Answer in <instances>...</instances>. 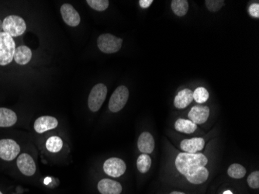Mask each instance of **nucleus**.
I'll return each instance as SVG.
<instances>
[{
  "label": "nucleus",
  "instance_id": "f257e3e1",
  "mask_svg": "<svg viewBox=\"0 0 259 194\" xmlns=\"http://www.w3.org/2000/svg\"><path fill=\"white\" fill-rule=\"evenodd\" d=\"M208 159L202 153H179L175 159L178 171L193 184H201L207 180L209 171L206 166Z\"/></svg>",
  "mask_w": 259,
  "mask_h": 194
},
{
  "label": "nucleus",
  "instance_id": "f03ea898",
  "mask_svg": "<svg viewBox=\"0 0 259 194\" xmlns=\"http://www.w3.org/2000/svg\"><path fill=\"white\" fill-rule=\"evenodd\" d=\"M15 50L13 38L5 32L0 33V65H9L13 61Z\"/></svg>",
  "mask_w": 259,
  "mask_h": 194
},
{
  "label": "nucleus",
  "instance_id": "7ed1b4c3",
  "mask_svg": "<svg viewBox=\"0 0 259 194\" xmlns=\"http://www.w3.org/2000/svg\"><path fill=\"white\" fill-rule=\"evenodd\" d=\"M26 29L27 25L24 19L18 16H9L2 21V30L12 38L23 35Z\"/></svg>",
  "mask_w": 259,
  "mask_h": 194
},
{
  "label": "nucleus",
  "instance_id": "20e7f679",
  "mask_svg": "<svg viewBox=\"0 0 259 194\" xmlns=\"http://www.w3.org/2000/svg\"><path fill=\"white\" fill-rule=\"evenodd\" d=\"M107 95V88L106 85L103 83L95 85L92 89L88 99V105L90 111L92 112H97L104 103Z\"/></svg>",
  "mask_w": 259,
  "mask_h": 194
},
{
  "label": "nucleus",
  "instance_id": "39448f33",
  "mask_svg": "<svg viewBox=\"0 0 259 194\" xmlns=\"http://www.w3.org/2000/svg\"><path fill=\"white\" fill-rule=\"evenodd\" d=\"M122 44V39L116 38L111 34H104L98 38V48L103 53H116L120 51Z\"/></svg>",
  "mask_w": 259,
  "mask_h": 194
},
{
  "label": "nucleus",
  "instance_id": "423d86ee",
  "mask_svg": "<svg viewBox=\"0 0 259 194\" xmlns=\"http://www.w3.org/2000/svg\"><path fill=\"white\" fill-rule=\"evenodd\" d=\"M129 98V90L126 86H120L111 96L109 102V109L113 113L119 112L124 108Z\"/></svg>",
  "mask_w": 259,
  "mask_h": 194
},
{
  "label": "nucleus",
  "instance_id": "0eeeda50",
  "mask_svg": "<svg viewBox=\"0 0 259 194\" xmlns=\"http://www.w3.org/2000/svg\"><path fill=\"white\" fill-rule=\"evenodd\" d=\"M20 152V148L18 143L12 139L0 140V158L5 161L15 159Z\"/></svg>",
  "mask_w": 259,
  "mask_h": 194
},
{
  "label": "nucleus",
  "instance_id": "6e6552de",
  "mask_svg": "<svg viewBox=\"0 0 259 194\" xmlns=\"http://www.w3.org/2000/svg\"><path fill=\"white\" fill-rule=\"evenodd\" d=\"M126 170V164L120 158H109L103 164V170L110 176H121L124 175Z\"/></svg>",
  "mask_w": 259,
  "mask_h": 194
},
{
  "label": "nucleus",
  "instance_id": "1a4fd4ad",
  "mask_svg": "<svg viewBox=\"0 0 259 194\" xmlns=\"http://www.w3.org/2000/svg\"><path fill=\"white\" fill-rule=\"evenodd\" d=\"M61 14L65 23L70 27H77L80 23V16L70 4H63L61 7Z\"/></svg>",
  "mask_w": 259,
  "mask_h": 194
},
{
  "label": "nucleus",
  "instance_id": "9d476101",
  "mask_svg": "<svg viewBox=\"0 0 259 194\" xmlns=\"http://www.w3.org/2000/svg\"><path fill=\"white\" fill-rule=\"evenodd\" d=\"M18 166L23 175L31 176L36 172V164L30 155L23 153L18 158Z\"/></svg>",
  "mask_w": 259,
  "mask_h": 194
},
{
  "label": "nucleus",
  "instance_id": "9b49d317",
  "mask_svg": "<svg viewBox=\"0 0 259 194\" xmlns=\"http://www.w3.org/2000/svg\"><path fill=\"white\" fill-rule=\"evenodd\" d=\"M188 116L194 124H204L210 116V108L207 106H194L191 109Z\"/></svg>",
  "mask_w": 259,
  "mask_h": 194
},
{
  "label": "nucleus",
  "instance_id": "f8f14e48",
  "mask_svg": "<svg viewBox=\"0 0 259 194\" xmlns=\"http://www.w3.org/2000/svg\"><path fill=\"white\" fill-rule=\"evenodd\" d=\"M58 125V121L54 116H42L37 118L35 122V130L39 134L55 129Z\"/></svg>",
  "mask_w": 259,
  "mask_h": 194
},
{
  "label": "nucleus",
  "instance_id": "ddd939ff",
  "mask_svg": "<svg viewBox=\"0 0 259 194\" xmlns=\"http://www.w3.org/2000/svg\"><path fill=\"white\" fill-rule=\"evenodd\" d=\"M98 190L102 194H120L122 192V186L116 181L103 179L98 183Z\"/></svg>",
  "mask_w": 259,
  "mask_h": 194
},
{
  "label": "nucleus",
  "instance_id": "4468645a",
  "mask_svg": "<svg viewBox=\"0 0 259 194\" xmlns=\"http://www.w3.org/2000/svg\"><path fill=\"white\" fill-rule=\"evenodd\" d=\"M205 145V141L201 137H194V138L185 139L180 144L182 150L187 153H196L203 150Z\"/></svg>",
  "mask_w": 259,
  "mask_h": 194
},
{
  "label": "nucleus",
  "instance_id": "2eb2a0df",
  "mask_svg": "<svg viewBox=\"0 0 259 194\" xmlns=\"http://www.w3.org/2000/svg\"><path fill=\"white\" fill-rule=\"evenodd\" d=\"M137 147L142 154H151L154 149V137L148 132H143L139 136Z\"/></svg>",
  "mask_w": 259,
  "mask_h": 194
},
{
  "label": "nucleus",
  "instance_id": "dca6fc26",
  "mask_svg": "<svg viewBox=\"0 0 259 194\" xmlns=\"http://www.w3.org/2000/svg\"><path fill=\"white\" fill-rule=\"evenodd\" d=\"M18 121L16 113L10 109L0 108V128H10Z\"/></svg>",
  "mask_w": 259,
  "mask_h": 194
},
{
  "label": "nucleus",
  "instance_id": "f3484780",
  "mask_svg": "<svg viewBox=\"0 0 259 194\" xmlns=\"http://www.w3.org/2000/svg\"><path fill=\"white\" fill-rule=\"evenodd\" d=\"M193 92L189 89L181 90L174 99V105L178 109H184L193 102Z\"/></svg>",
  "mask_w": 259,
  "mask_h": 194
},
{
  "label": "nucleus",
  "instance_id": "a211bd4d",
  "mask_svg": "<svg viewBox=\"0 0 259 194\" xmlns=\"http://www.w3.org/2000/svg\"><path fill=\"white\" fill-rule=\"evenodd\" d=\"M32 58V52L27 46H19L16 48L14 59L16 62L20 65H27Z\"/></svg>",
  "mask_w": 259,
  "mask_h": 194
},
{
  "label": "nucleus",
  "instance_id": "6ab92c4d",
  "mask_svg": "<svg viewBox=\"0 0 259 194\" xmlns=\"http://www.w3.org/2000/svg\"><path fill=\"white\" fill-rule=\"evenodd\" d=\"M175 128L182 133L192 134L197 129V125L191 120L178 119L175 122Z\"/></svg>",
  "mask_w": 259,
  "mask_h": 194
},
{
  "label": "nucleus",
  "instance_id": "aec40b11",
  "mask_svg": "<svg viewBox=\"0 0 259 194\" xmlns=\"http://www.w3.org/2000/svg\"><path fill=\"white\" fill-rule=\"evenodd\" d=\"M174 14L178 17H183L189 10V2L186 0H173L171 4Z\"/></svg>",
  "mask_w": 259,
  "mask_h": 194
},
{
  "label": "nucleus",
  "instance_id": "412c9836",
  "mask_svg": "<svg viewBox=\"0 0 259 194\" xmlns=\"http://www.w3.org/2000/svg\"><path fill=\"white\" fill-rule=\"evenodd\" d=\"M62 147H63V141L61 137L57 136H52L46 141V148L51 153H58L61 150Z\"/></svg>",
  "mask_w": 259,
  "mask_h": 194
},
{
  "label": "nucleus",
  "instance_id": "4be33fe9",
  "mask_svg": "<svg viewBox=\"0 0 259 194\" xmlns=\"http://www.w3.org/2000/svg\"><path fill=\"white\" fill-rule=\"evenodd\" d=\"M151 159L148 154H142L138 157L137 161V169L141 174H146L150 170Z\"/></svg>",
  "mask_w": 259,
  "mask_h": 194
},
{
  "label": "nucleus",
  "instance_id": "5701e85b",
  "mask_svg": "<svg viewBox=\"0 0 259 194\" xmlns=\"http://www.w3.org/2000/svg\"><path fill=\"white\" fill-rule=\"evenodd\" d=\"M227 174L229 176L234 179H241L245 175L246 170L244 166H242L240 164H232L227 170Z\"/></svg>",
  "mask_w": 259,
  "mask_h": 194
},
{
  "label": "nucleus",
  "instance_id": "b1692460",
  "mask_svg": "<svg viewBox=\"0 0 259 194\" xmlns=\"http://www.w3.org/2000/svg\"><path fill=\"white\" fill-rule=\"evenodd\" d=\"M193 99L196 103H205L209 99V93L204 87H199L193 93Z\"/></svg>",
  "mask_w": 259,
  "mask_h": 194
},
{
  "label": "nucleus",
  "instance_id": "393cba45",
  "mask_svg": "<svg viewBox=\"0 0 259 194\" xmlns=\"http://www.w3.org/2000/svg\"><path fill=\"white\" fill-rule=\"evenodd\" d=\"M88 5L96 11H104L109 6L108 0H87Z\"/></svg>",
  "mask_w": 259,
  "mask_h": 194
},
{
  "label": "nucleus",
  "instance_id": "a878e982",
  "mask_svg": "<svg viewBox=\"0 0 259 194\" xmlns=\"http://www.w3.org/2000/svg\"><path fill=\"white\" fill-rule=\"evenodd\" d=\"M205 4L208 10L210 12H217L224 5L223 0H206Z\"/></svg>",
  "mask_w": 259,
  "mask_h": 194
},
{
  "label": "nucleus",
  "instance_id": "bb28decb",
  "mask_svg": "<svg viewBox=\"0 0 259 194\" xmlns=\"http://www.w3.org/2000/svg\"><path fill=\"white\" fill-rule=\"evenodd\" d=\"M248 186L252 189H258L259 187V172H253L248 175Z\"/></svg>",
  "mask_w": 259,
  "mask_h": 194
},
{
  "label": "nucleus",
  "instance_id": "cd10ccee",
  "mask_svg": "<svg viewBox=\"0 0 259 194\" xmlns=\"http://www.w3.org/2000/svg\"><path fill=\"white\" fill-rule=\"evenodd\" d=\"M248 12L252 18H259V4L252 3L248 8Z\"/></svg>",
  "mask_w": 259,
  "mask_h": 194
},
{
  "label": "nucleus",
  "instance_id": "c85d7f7f",
  "mask_svg": "<svg viewBox=\"0 0 259 194\" xmlns=\"http://www.w3.org/2000/svg\"><path fill=\"white\" fill-rule=\"evenodd\" d=\"M152 0H140L139 4L141 7L143 9H147L152 4Z\"/></svg>",
  "mask_w": 259,
  "mask_h": 194
},
{
  "label": "nucleus",
  "instance_id": "c756f323",
  "mask_svg": "<svg viewBox=\"0 0 259 194\" xmlns=\"http://www.w3.org/2000/svg\"><path fill=\"white\" fill-rule=\"evenodd\" d=\"M2 21L0 20V33L2 32Z\"/></svg>",
  "mask_w": 259,
  "mask_h": 194
},
{
  "label": "nucleus",
  "instance_id": "7c9ffc66",
  "mask_svg": "<svg viewBox=\"0 0 259 194\" xmlns=\"http://www.w3.org/2000/svg\"><path fill=\"white\" fill-rule=\"evenodd\" d=\"M170 194H185L184 193L178 192V191H174V192L171 193Z\"/></svg>",
  "mask_w": 259,
  "mask_h": 194
},
{
  "label": "nucleus",
  "instance_id": "2f4dec72",
  "mask_svg": "<svg viewBox=\"0 0 259 194\" xmlns=\"http://www.w3.org/2000/svg\"><path fill=\"white\" fill-rule=\"evenodd\" d=\"M223 194H233L231 191H225V192L223 193Z\"/></svg>",
  "mask_w": 259,
  "mask_h": 194
},
{
  "label": "nucleus",
  "instance_id": "473e14b6",
  "mask_svg": "<svg viewBox=\"0 0 259 194\" xmlns=\"http://www.w3.org/2000/svg\"><path fill=\"white\" fill-rule=\"evenodd\" d=\"M0 194H2V192H0Z\"/></svg>",
  "mask_w": 259,
  "mask_h": 194
}]
</instances>
